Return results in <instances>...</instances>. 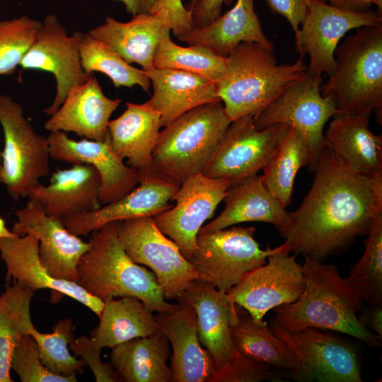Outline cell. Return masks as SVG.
Masks as SVG:
<instances>
[{
  "label": "cell",
  "instance_id": "12",
  "mask_svg": "<svg viewBox=\"0 0 382 382\" xmlns=\"http://www.w3.org/2000/svg\"><path fill=\"white\" fill-rule=\"evenodd\" d=\"M288 127L284 124H275L257 129L253 115L232 120L201 173L209 178H226L231 187L257 175L268 162Z\"/></svg>",
  "mask_w": 382,
  "mask_h": 382
},
{
  "label": "cell",
  "instance_id": "10",
  "mask_svg": "<svg viewBox=\"0 0 382 382\" xmlns=\"http://www.w3.org/2000/svg\"><path fill=\"white\" fill-rule=\"evenodd\" d=\"M272 332L293 354L297 370L287 379L299 382H362L359 358L350 342L323 330L289 332L271 320Z\"/></svg>",
  "mask_w": 382,
  "mask_h": 382
},
{
  "label": "cell",
  "instance_id": "18",
  "mask_svg": "<svg viewBox=\"0 0 382 382\" xmlns=\"http://www.w3.org/2000/svg\"><path fill=\"white\" fill-rule=\"evenodd\" d=\"M50 158L69 163L93 166L101 178L99 199L102 205L122 198L138 185L137 171L124 163L114 151L110 133L102 141L70 139L62 131L50 132L47 137Z\"/></svg>",
  "mask_w": 382,
  "mask_h": 382
},
{
  "label": "cell",
  "instance_id": "31",
  "mask_svg": "<svg viewBox=\"0 0 382 382\" xmlns=\"http://www.w3.org/2000/svg\"><path fill=\"white\" fill-rule=\"evenodd\" d=\"M230 332L234 349L239 353L266 364L287 379L297 370L295 359L267 322H257L242 306L233 303Z\"/></svg>",
  "mask_w": 382,
  "mask_h": 382
},
{
  "label": "cell",
  "instance_id": "39",
  "mask_svg": "<svg viewBox=\"0 0 382 382\" xmlns=\"http://www.w3.org/2000/svg\"><path fill=\"white\" fill-rule=\"evenodd\" d=\"M30 335L35 339L42 364L52 374L77 378L86 366L85 361L71 354L69 345L74 340V323L70 318H62L51 333H43L34 328Z\"/></svg>",
  "mask_w": 382,
  "mask_h": 382
},
{
  "label": "cell",
  "instance_id": "15",
  "mask_svg": "<svg viewBox=\"0 0 382 382\" xmlns=\"http://www.w3.org/2000/svg\"><path fill=\"white\" fill-rule=\"evenodd\" d=\"M270 255L265 264L247 273L241 281L226 291L231 302L245 308L257 322L268 311L292 303L301 295L304 286L302 265L297 255H289V247Z\"/></svg>",
  "mask_w": 382,
  "mask_h": 382
},
{
  "label": "cell",
  "instance_id": "16",
  "mask_svg": "<svg viewBox=\"0 0 382 382\" xmlns=\"http://www.w3.org/2000/svg\"><path fill=\"white\" fill-rule=\"evenodd\" d=\"M82 35L76 31L69 35L55 15H47L21 60L20 66L23 69L46 71L54 76L55 96L52 104L42 110L50 116L62 105L71 88L86 82L92 75L83 71L81 63L79 46Z\"/></svg>",
  "mask_w": 382,
  "mask_h": 382
},
{
  "label": "cell",
  "instance_id": "4",
  "mask_svg": "<svg viewBox=\"0 0 382 382\" xmlns=\"http://www.w3.org/2000/svg\"><path fill=\"white\" fill-rule=\"evenodd\" d=\"M299 57L279 64L273 51L254 42L238 45L226 57V69L216 83L217 96L232 121L255 116L306 72Z\"/></svg>",
  "mask_w": 382,
  "mask_h": 382
},
{
  "label": "cell",
  "instance_id": "20",
  "mask_svg": "<svg viewBox=\"0 0 382 382\" xmlns=\"http://www.w3.org/2000/svg\"><path fill=\"white\" fill-rule=\"evenodd\" d=\"M137 175L139 186L122 198L96 210L63 218L66 228L74 235L86 236L110 222L154 216L173 206L169 202L179 187L151 170L137 172Z\"/></svg>",
  "mask_w": 382,
  "mask_h": 382
},
{
  "label": "cell",
  "instance_id": "40",
  "mask_svg": "<svg viewBox=\"0 0 382 382\" xmlns=\"http://www.w3.org/2000/svg\"><path fill=\"white\" fill-rule=\"evenodd\" d=\"M41 21L23 15L0 21V76L12 74L33 43Z\"/></svg>",
  "mask_w": 382,
  "mask_h": 382
},
{
  "label": "cell",
  "instance_id": "8",
  "mask_svg": "<svg viewBox=\"0 0 382 382\" xmlns=\"http://www.w3.org/2000/svg\"><path fill=\"white\" fill-rule=\"evenodd\" d=\"M322 76L306 74L286 88L261 112L253 116L257 129L284 124L299 132L309 153L308 170H316L325 146L323 128L328 120L340 112L335 98L320 93Z\"/></svg>",
  "mask_w": 382,
  "mask_h": 382
},
{
  "label": "cell",
  "instance_id": "5",
  "mask_svg": "<svg viewBox=\"0 0 382 382\" xmlns=\"http://www.w3.org/2000/svg\"><path fill=\"white\" fill-rule=\"evenodd\" d=\"M231 122L220 100L186 112L160 132L151 170L179 187L202 171Z\"/></svg>",
  "mask_w": 382,
  "mask_h": 382
},
{
  "label": "cell",
  "instance_id": "33",
  "mask_svg": "<svg viewBox=\"0 0 382 382\" xmlns=\"http://www.w3.org/2000/svg\"><path fill=\"white\" fill-rule=\"evenodd\" d=\"M104 302L99 324L90 332V337L101 350L160 330L153 311L136 297L112 298Z\"/></svg>",
  "mask_w": 382,
  "mask_h": 382
},
{
  "label": "cell",
  "instance_id": "7",
  "mask_svg": "<svg viewBox=\"0 0 382 382\" xmlns=\"http://www.w3.org/2000/svg\"><path fill=\"white\" fill-rule=\"evenodd\" d=\"M255 228L232 226L230 228L198 233L189 261L198 280L221 291L238 284L250 271L267 262V257L281 250L286 243L265 250L254 238Z\"/></svg>",
  "mask_w": 382,
  "mask_h": 382
},
{
  "label": "cell",
  "instance_id": "35",
  "mask_svg": "<svg viewBox=\"0 0 382 382\" xmlns=\"http://www.w3.org/2000/svg\"><path fill=\"white\" fill-rule=\"evenodd\" d=\"M308 163L309 153L304 139L289 127L262 169V175L266 187L284 208L291 202L298 171Z\"/></svg>",
  "mask_w": 382,
  "mask_h": 382
},
{
  "label": "cell",
  "instance_id": "14",
  "mask_svg": "<svg viewBox=\"0 0 382 382\" xmlns=\"http://www.w3.org/2000/svg\"><path fill=\"white\" fill-rule=\"evenodd\" d=\"M231 187L226 178H214L202 173L186 178L171 197L175 205L154 216L158 228L190 260L197 234L211 219Z\"/></svg>",
  "mask_w": 382,
  "mask_h": 382
},
{
  "label": "cell",
  "instance_id": "24",
  "mask_svg": "<svg viewBox=\"0 0 382 382\" xmlns=\"http://www.w3.org/2000/svg\"><path fill=\"white\" fill-rule=\"evenodd\" d=\"M101 178L91 165L74 163L53 173L50 183L33 186L28 197L39 202L48 215L66 216L100 208Z\"/></svg>",
  "mask_w": 382,
  "mask_h": 382
},
{
  "label": "cell",
  "instance_id": "50",
  "mask_svg": "<svg viewBox=\"0 0 382 382\" xmlns=\"http://www.w3.org/2000/svg\"><path fill=\"white\" fill-rule=\"evenodd\" d=\"M18 236L12 231H9L5 224L3 218L0 216V238L1 237H13Z\"/></svg>",
  "mask_w": 382,
  "mask_h": 382
},
{
  "label": "cell",
  "instance_id": "19",
  "mask_svg": "<svg viewBox=\"0 0 382 382\" xmlns=\"http://www.w3.org/2000/svg\"><path fill=\"white\" fill-rule=\"evenodd\" d=\"M38 240L31 234L0 238L1 258L6 267V282L33 291L51 290V302L67 296L81 303L98 317L105 302L87 293L76 282L51 277L40 262Z\"/></svg>",
  "mask_w": 382,
  "mask_h": 382
},
{
  "label": "cell",
  "instance_id": "36",
  "mask_svg": "<svg viewBox=\"0 0 382 382\" xmlns=\"http://www.w3.org/2000/svg\"><path fill=\"white\" fill-rule=\"evenodd\" d=\"M79 54L82 68L88 75L100 72L108 76L115 88L139 86L149 91L151 81L143 69L127 62L105 42L83 33Z\"/></svg>",
  "mask_w": 382,
  "mask_h": 382
},
{
  "label": "cell",
  "instance_id": "23",
  "mask_svg": "<svg viewBox=\"0 0 382 382\" xmlns=\"http://www.w3.org/2000/svg\"><path fill=\"white\" fill-rule=\"evenodd\" d=\"M155 319L173 349L169 366L170 382H209L215 369L200 343L195 309L178 304L172 313H157Z\"/></svg>",
  "mask_w": 382,
  "mask_h": 382
},
{
  "label": "cell",
  "instance_id": "37",
  "mask_svg": "<svg viewBox=\"0 0 382 382\" xmlns=\"http://www.w3.org/2000/svg\"><path fill=\"white\" fill-rule=\"evenodd\" d=\"M153 67L188 71L216 83L224 74L226 58L200 46L178 45L173 42L168 33L156 49Z\"/></svg>",
  "mask_w": 382,
  "mask_h": 382
},
{
  "label": "cell",
  "instance_id": "49",
  "mask_svg": "<svg viewBox=\"0 0 382 382\" xmlns=\"http://www.w3.org/2000/svg\"><path fill=\"white\" fill-rule=\"evenodd\" d=\"M124 4L126 11L132 16L149 13L157 0H112Z\"/></svg>",
  "mask_w": 382,
  "mask_h": 382
},
{
  "label": "cell",
  "instance_id": "11",
  "mask_svg": "<svg viewBox=\"0 0 382 382\" xmlns=\"http://www.w3.org/2000/svg\"><path fill=\"white\" fill-rule=\"evenodd\" d=\"M119 240L129 258L151 268L166 300L176 299L198 279L178 245L156 226L154 216L115 221Z\"/></svg>",
  "mask_w": 382,
  "mask_h": 382
},
{
  "label": "cell",
  "instance_id": "26",
  "mask_svg": "<svg viewBox=\"0 0 382 382\" xmlns=\"http://www.w3.org/2000/svg\"><path fill=\"white\" fill-rule=\"evenodd\" d=\"M176 38L226 58L240 43L254 42L274 50L254 9V0H237L235 5L206 26L194 28Z\"/></svg>",
  "mask_w": 382,
  "mask_h": 382
},
{
  "label": "cell",
  "instance_id": "6",
  "mask_svg": "<svg viewBox=\"0 0 382 382\" xmlns=\"http://www.w3.org/2000/svg\"><path fill=\"white\" fill-rule=\"evenodd\" d=\"M335 69L320 86L340 112L371 113L382 108V25L365 26L335 50Z\"/></svg>",
  "mask_w": 382,
  "mask_h": 382
},
{
  "label": "cell",
  "instance_id": "28",
  "mask_svg": "<svg viewBox=\"0 0 382 382\" xmlns=\"http://www.w3.org/2000/svg\"><path fill=\"white\" fill-rule=\"evenodd\" d=\"M223 201L220 214L202 226L198 233L226 228L243 222L260 221L274 225L282 233L288 222V212L266 187L262 175H255L231 186Z\"/></svg>",
  "mask_w": 382,
  "mask_h": 382
},
{
  "label": "cell",
  "instance_id": "51",
  "mask_svg": "<svg viewBox=\"0 0 382 382\" xmlns=\"http://www.w3.org/2000/svg\"><path fill=\"white\" fill-rule=\"evenodd\" d=\"M1 143V140H0ZM2 181V151L0 149V183Z\"/></svg>",
  "mask_w": 382,
  "mask_h": 382
},
{
  "label": "cell",
  "instance_id": "41",
  "mask_svg": "<svg viewBox=\"0 0 382 382\" xmlns=\"http://www.w3.org/2000/svg\"><path fill=\"white\" fill-rule=\"evenodd\" d=\"M13 369L22 382H76L77 378L57 376L42 363L37 345L30 335L21 338L11 358Z\"/></svg>",
  "mask_w": 382,
  "mask_h": 382
},
{
  "label": "cell",
  "instance_id": "30",
  "mask_svg": "<svg viewBox=\"0 0 382 382\" xmlns=\"http://www.w3.org/2000/svg\"><path fill=\"white\" fill-rule=\"evenodd\" d=\"M125 104V110L108 123L112 147L137 172L151 170L152 154L160 134L161 114L147 102Z\"/></svg>",
  "mask_w": 382,
  "mask_h": 382
},
{
  "label": "cell",
  "instance_id": "46",
  "mask_svg": "<svg viewBox=\"0 0 382 382\" xmlns=\"http://www.w3.org/2000/svg\"><path fill=\"white\" fill-rule=\"evenodd\" d=\"M233 0H190L188 8L192 11L195 28L206 26L221 13L223 4L230 5Z\"/></svg>",
  "mask_w": 382,
  "mask_h": 382
},
{
  "label": "cell",
  "instance_id": "17",
  "mask_svg": "<svg viewBox=\"0 0 382 382\" xmlns=\"http://www.w3.org/2000/svg\"><path fill=\"white\" fill-rule=\"evenodd\" d=\"M15 215L17 221L12 231L20 236L31 234L38 240L39 257L48 274L57 279L76 282L79 261L89 249L90 241L70 233L62 219L46 214L35 199H29Z\"/></svg>",
  "mask_w": 382,
  "mask_h": 382
},
{
  "label": "cell",
  "instance_id": "45",
  "mask_svg": "<svg viewBox=\"0 0 382 382\" xmlns=\"http://www.w3.org/2000/svg\"><path fill=\"white\" fill-rule=\"evenodd\" d=\"M274 14L285 18L289 23L294 35L299 30L308 11V0H265Z\"/></svg>",
  "mask_w": 382,
  "mask_h": 382
},
{
  "label": "cell",
  "instance_id": "44",
  "mask_svg": "<svg viewBox=\"0 0 382 382\" xmlns=\"http://www.w3.org/2000/svg\"><path fill=\"white\" fill-rule=\"evenodd\" d=\"M155 11L166 15L175 37L195 28L192 8H185L182 0H157L151 12Z\"/></svg>",
  "mask_w": 382,
  "mask_h": 382
},
{
  "label": "cell",
  "instance_id": "34",
  "mask_svg": "<svg viewBox=\"0 0 382 382\" xmlns=\"http://www.w3.org/2000/svg\"><path fill=\"white\" fill-rule=\"evenodd\" d=\"M33 295L13 283L0 295V382H13L10 374L13 350L35 328L30 313Z\"/></svg>",
  "mask_w": 382,
  "mask_h": 382
},
{
  "label": "cell",
  "instance_id": "25",
  "mask_svg": "<svg viewBox=\"0 0 382 382\" xmlns=\"http://www.w3.org/2000/svg\"><path fill=\"white\" fill-rule=\"evenodd\" d=\"M170 32L167 16L156 11L132 16L127 22L106 17L103 23L88 34L109 45L129 64L137 63L147 71L153 67L158 43Z\"/></svg>",
  "mask_w": 382,
  "mask_h": 382
},
{
  "label": "cell",
  "instance_id": "32",
  "mask_svg": "<svg viewBox=\"0 0 382 382\" xmlns=\"http://www.w3.org/2000/svg\"><path fill=\"white\" fill-rule=\"evenodd\" d=\"M110 363L124 382H170V343L161 330L113 347Z\"/></svg>",
  "mask_w": 382,
  "mask_h": 382
},
{
  "label": "cell",
  "instance_id": "13",
  "mask_svg": "<svg viewBox=\"0 0 382 382\" xmlns=\"http://www.w3.org/2000/svg\"><path fill=\"white\" fill-rule=\"evenodd\" d=\"M382 25V14L368 10L354 11L332 6L320 0H308V11L294 35L299 57H309L306 73L329 76L335 69V50L351 30Z\"/></svg>",
  "mask_w": 382,
  "mask_h": 382
},
{
  "label": "cell",
  "instance_id": "47",
  "mask_svg": "<svg viewBox=\"0 0 382 382\" xmlns=\"http://www.w3.org/2000/svg\"><path fill=\"white\" fill-rule=\"evenodd\" d=\"M358 314L361 323L382 339V303L363 306Z\"/></svg>",
  "mask_w": 382,
  "mask_h": 382
},
{
  "label": "cell",
  "instance_id": "43",
  "mask_svg": "<svg viewBox=\"0 0 382 382\" xmlns=\"http://www.w3.org/2000/svg\"><path fill=\"white\" fill-rule=\"evenodd\" d=\"M76 357H81L91 370L96 382H121L112 364L104 363L100 359L101 349H98L89 337L80 336L69 345Z\"/></svg>",
  "mask_w": 382,
  "mask_h": 382
},
{
  "label": "cell",
  "instance_id": "22",
  "mask_svg": "<svg viewBox=\"0 0 382 382\" xmlns=\"http://www.w3.org/2000/svg\"><path fill=\"white\" fill-rule=\"evenodd\" d=\"M121 99H112L103 93L93 74L71 88L59 109L45 122L49 132H74L81 137L104 141L109 134L108 123Z\"/></svg>",
  "mask_w": 382,
  "mask_h": 382
},
{
  "label": "cell",
  "instance_id": "48",
  "mask_svg": "<svg viewBox=\"0 0 382 382\" xmlns=\"http://www.w3.org/2000/svg\"><path fill=\"white\" fill-rule=\"evenodd\" d=\"M337 8L354 11L364 12L376 4L378 12L382 13V0H320Z\"/></svg>",
  "mask_w": 382,
  "mask_h": 382
},
{
  "label": "cell",
  "instance_id": "29",
  "mask_svg": "<svg viewBox=\"0 0 382 382\" xmlns=\"http://www.w3.org/2000/svg\"><path fill=\"white\" fill-rule=\"evenodd\" d=\"M371 113L338 112L324 134L325 146L357 173L382 174V135L369 129Z\"/></svg>",
  "mask_w": 382,
  "mask_h": 382
},
{
  "label": "cell",
  "instance_id": "1",
  "mask_svg": "<svg viewBox=\"0 0 382 382\" xmlns=\"http://www.w3.org/2000/svg\"><path fill=\"white\" fill-rule=\"evenodd\" d=\"M314 172L311 190L299 207L288 212L280 235L290 252L324 262L369 234L374 218L382 213V174L357 173L326 146Z\"/></svg>",
  "mask_w": 382,
  "mask_h": 382
},
{
  "label": "cell",
  "instance_id": "42",
  "mask_svg": "<svg viewBox=\"0 0 382 382\" xmlns=\"http://www.w3.org/2000/svg\"><path fill=\"white\" fill-rule=\"evenodd\" d=\"M282 382L279 373L269 365L249 358L235 349L228 361L215 371L209 382Z\"/></svg>",
  "mask_w": 382,
  "mask_h": 382
},
{
  "label": "cell",
  "instance_id": "2",
  "mask_svg": "<svg viewBox=\"0 0 382 382\" xmlns=\"http://www.w3.org/2000/svg\"><path fill=\"white\" fill-rule=\"evenodd\" d=\"M305 286L299 298L274 308L271 320L286 332L307 328L347 334L374 347L382 339L366 328L358 313L364 303L332 264L304 257Z\"/></svg>",
  "mask_w": 382,
  "mask_h": 382
},
{
  "label": "cell",
  "instance_id": "9",
  "mask_svg": "<svg viewBox=\"0 0 382 382\" xmlns=\"http://www.w3.org/2000/svg\"><path fill=\"white\" fill-rule=\"evenodd\" d=\"M0 124L4 138L2 183L11 197H28L30 190L50 174L47 138L37 134L21 104L0 92Z\"/></svg>",
  "mask_w": 382,
  "mask_h": 382
},
{
  "label": "cell",
  "instance_id": "27",
  "mask_svg": "<svg viewBox=\"0 0 382 382\" xmlns=\"http://www.w3.org/2000/svg\"><path fill=\"white\" fill-rule=\"evenodd\" d=\"M144 71L153 87V95L146 102L160 112L161 127L191 109L220 100L216 83L198 74L154 67Z\"/></svg>",
  "mask_w": 382,
  "mask_h": 382
},
{
  "label": "cell",
  "instance_id": "38",
  "mask_svg": "<svg viewBox=\"0 0 382 382\" xmlns=\"http://www.w3.org/2000/svg\"><path fill=\"white\" fill-rule=\"evenodd\" d=\"M364 254L345 278L364 304L382 303V213L371 223Z\"/></svg>",
  "mask_w": 382,
  "mask_h": 382
},
{
  "label": "cell",
  "instance_id": "21",
  "mask_svg": "<svg viewBox=\"0 0 382 382\" xmlns=\"http://www.w3.org/2000/svg\"><path fill=\"white\" fill-rule=\"evenodd\" d=\"M175 300L195 309L200 343L209 354L215 371L220 369L234 351L230 332L233 302L227 293L196 279Z\"/></svg>",
  "mask_w": 382,
  "mask_h": 382
},
{
  "label": "cell",
  "instance_id": "3",
  "mask_svg": "<svg viewBox=\"0 0 382 382\" xmlns=\"http://www.w3.org/2000/svg\"><path fill=\"white\" fill-rule=\"evenodd\" d=\"M91 246L81 257L76 282L103 301L134 296L151 311L172 313L178 304L167 301L152 271L134 262L122 247L115 221L91 232Z\"/></svg>",
  "mask_w": 382,
  "mask_h": 382
}]
</instances>
